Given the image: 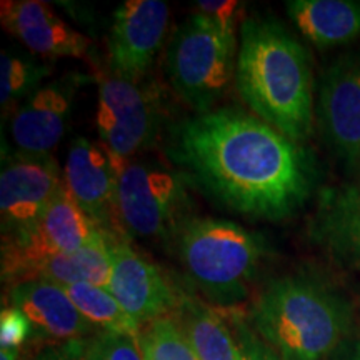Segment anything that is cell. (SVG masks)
Wrapping results in <instances>:
<instances>
[{
  "instance_id": "7402d4cb",
  "label": "cell",
  "mask_w": 360,
  "mask_h": 360,
  "mask_svg": "<svg viewBox=\"0 0 360 360\" xmlns=\"http://www.w3.org/2000/svg\"><path fill=\"white\" fill-rule=\"evenodd\" d=\"M52 67L27 52L2 51L0 53V103L2 110L19 101H27L42 87Z\"/></svg>"
},
{
  "instance_id": "f546056e",
  "label": "cell",
  "mask_w": 360,
  "mask_h": 360,
  "mask_svg": "<svg viewBox=\"0 0 360 360\" xmlns=\"http://www.w3.org/2000/svg\"><path fill=\"white\" fill-rule=\"evenodd\" d=\"M19 350L17 349H2L0 350V360H17Z\"/></svg>"
},
{
  "instance_id": "4dcf8cb0",
  "label": "cell",
  "mask_w": 360,
  "mask_h": 360,
  "mask_svg": "<svg viewBox=\"0 0 360 360\" xmlns=\"http://www.w3.org/2000/svg\"><path fill=\"white\" fill-rule=\"evenodd\" d=\"M345 360H360V340L357 342V344H354V347L349 350L347 359Z\"/></svg>"
},
{
  "instance_id": "44dd1931",
  "label": "cell",
  "mask_w": 360,
  "mask_h": 360,
  "mask_svg": "<svg viewBox=\"0 0 360 360\" xmlns=\"http://www.w3.org/2000/svg\"><path fill=\"white\" fill-rule=\"evenodd\" d=\"M64 289L79 312L98 332L125 335L141 334V326L125 312L109 289L89 285V283H79V285L64 287Z\"/></svg>"
},
{
  "instance_id": "277c9868",
  "label": "cell",
  "mask_w": 360,
  "mask_h": 360,
  "mask_svg": "<svg viewBox=\"0 0 360 360\" xmlns=\"http://www.w3.org/2000/svg\"><path fill=\"white\" fill-rule=\"evenodd\" d=\"M175 244L197 290L210 304L227 309L249 297L267 254L262 236L219 219H188L175 232Z\"/></svg>"
},
{
  "instance_id": "d6986e66",
  "label": "cell",
  "mask_w": 360,
  "mask_h": 360,
  "mask_svg": "<svg viewBox=\"0 0 360 360\" xmlns=\"http://www.w3.org/2000/svg\"><path fill=\"white\" fill-rule=\"evenodd\" d=\"M179 326L199 360H244L237 337L212 307L192 297L179 304Z\"/></svg>"
},
{
  "instance_id": "d4e9b609",
  "label": "cell",
  "mask_w": 360,
  "mask_h": 360,
  "mask_svg": "<svg viewBox=\"0 0 360 360\" xmlns=\"http://www.w3.org/2000/svg\"><path fill=\"white\" fill-rule=\"evenodd\" d=\"M89 342L92 360H146L139 335L98 332Z\"/></svg>"
},
{
  "instance_id": "484cf974",
  "label": "cell",
  "mask_w": 360,
  "mask_h": 360,
  "mask_svg": "<svg viewBox=\"0 0 360 360\" xmlns=\"http://www.w3.org/2000/svg\"><path fill=\"white\" fill-rule=\"evenodd\" d=\"M193 7H195V13H199L214 27H217L220 32L236 39L237 20L242 11L240 2H236V0H220V2L199 0V2L193 4Z\"/></svg>"
},
{
  "instance_id": "3957f363",
  "label": "cell",
  "mask_w": 360,
  "mask_h": 360,
  "mask_svg": "<svg viewBox=\"0 0 360 360\" xmlns=\"http://www.w3.org/2000/svg\"><path fill=\"white\" fill-rule=\"evenodd\" d=\"M250 322L282 360H326L347 339L352 309L317 278L289 276L260 292Z\"/></svg>"
},
{
  "instance_id": "8992f818",
  "label": "cell",
  "mask_w": 360,
  "mask_h": 360,
  "mask_svg": "<svg viewBox=\"0 0 360 360\" xmlns=\"http://www.w3.org/2000/svg\"><path fill=\"white\" fill-rule=\"evenodd\" d=\"M115 210L119 227L137 237L175 236L187 222V179L155 162H134L120 170Z\"/></svg>"
},
{
  "instance_id": "ac0fdd59",
  "label": "cell",
  "mask_w": 360,
  "mask_h": 360,
  "mask_svg": "<svg viewBox=\"0 0 360 360\" xmlns=\"http://www.w3.org/2000/svg\"><path fill=\"white\" fill-rule=\"evenodd\" d=\"M110 236L112 233L102 232L96 240L82 249L45 260L35 269L30 281H47L60 287L89 283L109 289L112 270Z\"/></svg>"
},
{
  "instance_id": "6da1fadb",
  "label": "cell",
  "mask_w": 360,
  "mask_h": 360,
  "mask_svg": "<svg viewBox=\"0 0 360 360\" xmlns=\"http://www.w3.org/2000/svg\"><path fill=\"white\" fill-rule=\"evenodd\" d=\"M167 154L205 195L247 217L287 219L312 193L309 152L259 117L232 107L175 124Z\"/></svg>"
},
{
  "instance_id": "4fadbf2b",
  "label": "cell",
  "mask_w": 360,
  "mask_h": 360,
  "mask_svg": "<svg viewBox=\"0 0 360 360\" xmlns=\"http://www.w3.org/2000/svg\"><path fill=\"white\" fill-rule=\"evenodd\" d=\"M85 82L79 75H65L42 85L22 103L11 120V135L19 152L49 154L64 137L74 97Z\"/></svg>"
},
{
  "instance_id": "ffe728a7",
  "label": "cell",
  "mask_w": 360,
  "mask_h": 360,
  "mask_svg": "<svg viewBox=\"0 0 360 360\" xmlns=\"http://www.w3.org/2000/svg\"><path fill=\"white\" fill-rule=\"evenodd\" d=\"M164 124V107L159 92L132 112L119 124L101 135V143L109 150L117 169L122 170L127 162L155 141Z\"/></svg>"
},
{
  "instance_id": "83f0119b",
  "label": "cell",
  "mask_w": 360,
  "mask_h": 360,
  "mask_svg": "<svg viewBox=\"0 0 360 360\" xmlns=\"http://www.w3.org/2000/svg\"><path fill=\"white\" fill-rule=\"evenodd\" d=\"M236 337L244 360H282L276 354V350L270 347L267 342L260 339L257 332L245 322H236Z\"/></svg>"
},
{
  "instance_id": "cb8c5ba5",
  "label": "cell",
  "mask_w": 360,
  "mask_h": 360,
  "mask_svg": "<svg viewBox=\"0 0 360 360\" xmlns=\"http://www.w3.org/2000/svg\"><path fill=\"white\" fill-rule=\"evenodd\" d=\"M139 340L146 360H199L177 321L170 317L141 327Z\"/></svg>"
},
{
  "instance_id": "7c38bea8",
  "label": "cell",
  "mask_w": 360,
  "mask_h": 360,
  "mask_svg": "<svg viewBox=\"0 0 360 360\" xmlns=\"http://www.w3.org/2000/svg\"><path fill=\"white\" fill-rule=\"evenodd\" d=\"M120 170L102 143L79 137L70 143L64 186L77 205L103 232L117 233L115 195Z\"/></svg>"
},
{
  "instance_id": "52a82bcc",
  "label": "cell",
  "mask_w": 360,
  "mask_h": 360,
  "mask_svg": "<svg viewBox=\"0 0 360 360\" xmlns=\"http://www.w3.org/2000/svg\"><path fill=\"white\" fill-rule=\"evenodd\" d=\"M102 232L64 186L29 229L2 237V281L11 287L30 281L45 260L82 249Z\"/></svg>"
},
{
  "instance_id": "9c48e42d",
  "label": "cell",
  "mask_w": 360,
  "mask_h": 360,
  "mask_svg": "<svg viewBox=\"0 0 360 360\" xmlns=\"http://www.w3.org/2000/svg\"><path fill=\"white\" fill-rule=\"evenodd\" d=\"M170 8L160 0H127L112 19L107 57L115 77L141 82L164 44Z\"/></svg>"
},
{
  "instance_id": "ba28073f",
  "label": "cell",
  "mask_w": 360,
  "mask_h": 360,
  "mask_svg": "<svg viewBox=\"0 0 360 360\" xmlns=\"http://www.w3.org/2000/svg\"><path fill=\"white\" fill-rule=\"evenodd\" d=\"M64 187L57 160L51 154L17 152L4 157L0 170V227L2 237L29 229Z\"/></svg>"
},
{
  "instance_id": "7a4b0ae2",
  "label": "cell",
  "mask_w": 360,
  "mask_h": 360,
  "mask_svg": "<svg viewBox=\"0 0 360 360\" xmlns=\"http://www.w3.org/2000/svg\"><path fill=\"white\" fill-rule=\"evenodd\" d=\"M236 85L250 110L295 142L309 137L314 122L312 70L302 44L270 17L240 25Z\"/></svg>"
},
{
  "instance_id": "2e32d148",
  "label": "cell",
  "mask_w": 360,
  "mask_h": 360,
  "mask_svg": "<svg viewBox=\"0 0 360 360\" xmlns=\"http://www.w3.org/2000/svg\"><path fill=\"white\" fill-rule=\"evenodd\" d=\"M314 233L337 262L360 267V186L323 195Z\"/></svg>"
},
{
  "instance_id": "f1b7e54d",
  "label": "cell",
  "mask_w": 360,
  "mask_h": 360,
  "mask_svg": "<svg viewBox=\"0 0 360 360\" xmlns=\"http://www.w3.org/2000/svg\"><path fill=\"white\" fill-rule=\"evenodd\" d=\"M90 339L51 344L37 355V360H92Z\"/></svg>"
},
{
  "instance_id": "603a6c76",
  "label": "cell",
  "mask_w": 360,
  "mask_h": 360,
  "mask_svg": "<svg viewBox=\"0 0 360 360\" xmlns=\"http://www.w3.org/2000/svg\"><path fill=\"white\" fill-rule=\"evenodd\" d=\"M157 92L154 85H143L120 77L105 79L98 87V102L96 125L98 134L107 130L129 117L139 107H142L148 98Z\"/></svg>"
},
{
  "instance_id": "e0dca14e",
  "label": "cell",
  "mask_w": 360,
  "mask_h": 360,
  "mask_svg": "<svg viewBox=\"0 0 360 360\" xmlns=\"http://www.w3.org/2000/svg\"><path fill=\"white\" fill-rule=\"evenodd\" d=\"M290 20L317 47H334L360 37V2L355 0H289Z\"/></svg>"
},
{
  "instance_id": "9a60e30c",
  "label": "cell",
  "mask_w": 360,
  "mask_h": 360,
  "mask_svg": "<svg viewBox=\"0 0 360 360\" xmlns=\"http://www.w3.org/2000/svg\"><path fill=\"white\" fill-rule=\"evenodd\" d=\"M0 20L8 34L37 56L80 58L87 56L90 49V40L84 34L39 0H4Z\"/></svg>"
},
{
  "instance_id": "8fae6325",
  "label": "cell",
  "mask_w": 360,
  "mask_h": 360,
  "mask_svg": "<svg viewBox=\"0 0 360 360\" xmlns=\"http://www.w3.org/2000/svg\"><path fill=\"white\" fill-rule=\"evenodd\" d=\"M319 120L332 150L360 169V49L337 58L323 74Z\"/></svg>"
},
{
  "instance_id": "30bf717a",
  "label": "cell",
  "mask_w": 360,
  "mask_h": 360,
  "mask_svg": "<svg viewBox=\"0 0 360 360\" xmlns=\"http://www.w3.org/2000/svg\"><path fill=\"white\" fill-rule=\"evenodd\" d=\"M110 262L109 292L141 327L179 307V297L164 272L119 233L110 236Z\"/></svg>"
},
{
  "instance_id": "5b68a950",
  "label": "cell",
  "mask_w": 360,
  "mask_h": 360,
  "mask_svg": "<svg viewBox=\"0 0 360 360\" xmlns=\"http://www.w3.org/2000/svg\"><path fill=\"white\" fill-rule=\"evenodd\" d=\"M237 40L193 13L177 29L167 53L169 80L177 96L207 114L224 96L236 75Z\"/></svg>"
},
{
  "instance_id": "4316f807",
  "label": "cell",
  "mask_w": 360,
  "mask_h": 360,
  "mask_svg": "<svg viewBox=\"0 0 360 360\" xmlns=\"http://www.w3.org/2000/svg\"><path fill=\"white\" fill-rule=\"evenodd\" d=\"M32 337V326L29 319L15 307L2 309L0 314V345L2 349H17Z\"/></svg>"
},
{
  "instance_id": "5bb4252c",
  "label": "cell",
  "mask_w": 360,
  "mask_h": 360,
  "mask_svg": "<svg viewBox=\"0 0 360 360\" xmlns=\"http://www.w3.org/2000/svg\"><path fill=\"white\" fill-rule=\"evenodd\" d=\"M8 302L32 326V339L65 344L97 335L98 330L75 307L64 287L47 281H25L11 287Z\"/></svg>"
}]
</instances>
